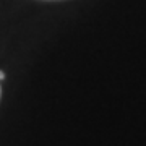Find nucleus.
I'll list each match as a JSON object with an SVG mask.
<instances>
[{
  "instance_id": "obj_1",
  "label": "nucleus",
  "mask_w": 146,
  "mask_h": 146,
  "mask_svg": "<svg viewBox=\"0 0 146 146\" xmlns=\"http://www.w3.org/2000/svg\"><path fill=\"white\" fill-rule=\"evenodd\" d=\"M5 78V75H3V72H0V80H3Z\"/></svg>"
}]
</instances>
